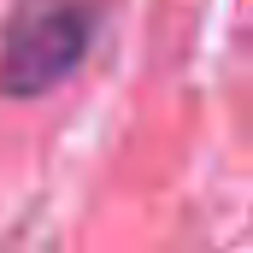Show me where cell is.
<instances>
[{"mask_svg": "<svg viewBox=\"0 0 253 253\" xmlns=\"http://www.w3.org/2000/svg\"><path fill=\"white\" fill-rule=\"evenodd\" d=\"M100 0H18L0 30V94L36 100L88 59L100 36Z\"/></svg>", "mask_w": 253, "mask_h": 253, "instance_id": "1", "label": "cell"}]
</instances>
